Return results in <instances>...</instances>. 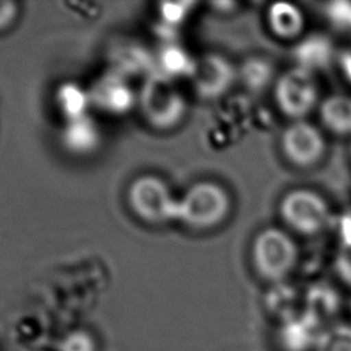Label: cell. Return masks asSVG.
Returning a JSON list of instances; mask_svg holds the SVG:
<instances>
[{
	"instance_id": "6da1fadb",
	"label": "cell",
	"mask_w": 351,
	"mask_h": 351,
	"mask_svg": "<svg viewBox=\"0 0 351 351\" xmlns=\"http://www.w3.org/2000/svg\"><path fill=\"white\" fill-rule=\"evenodd\" d=\"M299 247L293 237L276 226L263 228L251 244V262L256 274L265 281L280 284L296 267Z\"/></svg>"
},
{
	"instance_id": "7a4b0ae2",
	"label": "cell",
	"mask_w": 351,
	"mask_h": 351,
	"mask_svg": "<svg viewBox=\"0 0 351 351\" xmlns=\"http://www.w3.org/2000/svg\"><path fill=\"white\" fill-rule=\"evenodd\" d=\"M232 210L229 192L218 182L199 181L178 199L177 219L195 230L219 226Z\"/></svg>"
},
{
	"instance_id": "3957f363",
	"label": "cell",
	"mask_w": 351,
	"mask_h": 351,
	"mask_svg": "<svg viewBox=\"0 0 351 351\" xmlns=\"http://www.w3.org/2000/svg\"><path fill=\"white\" fill-rule=\"evenodd\" d=\"M278 213L282 222L296 233L313 236L330 222V206L318 192L307 188L288 191L280 200Z\"/></svg>"
},
{
	"instance_id": "277c9868",
	"label": "cell",
	"mask_w": 351,
	"mask_h": 351,
	"mask_svg": "<svg viewBox=\"0 0 351 351\" xmlns=\"http://www.w3.org/2000/svg\"><path fill=\"white\" fill-rule=\"evenodd\" d=\"M128 204L141 221L162 225L177 219V204L169 185L158 176L145 174L136 178L128 189Z\"/></svg>"
},
{
	"instance_id": "5b68a950",
	"label": "cell",
	"mask_w": 351,
	"mask_h": 351,
	"mask_svg": "<svg viewBox=\"0 0 351 351\" xmlns=\"http://www.w3.org/2000/svg\"><path fill=\"white\" fill-rule=\"evenodd\" d=\"M274 101L291 121L306 119L319 106L318 84L311 70L296 66L280 74L274 84Z\"/></svg>"
},
{
	"instance_id": "8992f818",
	"label": "cell",
	"mask_w": 351,
	"mask_h": 351,
	"mask_svg": "<svg viewBox=\"0 0 351 351\" xmlns=\"http://www.w3.org/2000/svg\"><path fill=\"white\" fill-rule=\"evenodd\" d=\"M280 148L291 165L308 169L325 156L326 140L321 129L307 119L291 121L281 132Z\"/></svg>"
},
{
	"instance_id": "52a82bcc",
	"label": "cell",
	"mask_w": 351,
	"mask_h": 351,
	"mask_svg": "<svg viewBox=\"0 0 351 351\" xmlns=\"http://www.w3.org/2000/svg\"><path fill=\"white\" fill-rule=\"evenodd\" d=\"M138 103L145 119L159 129L173 128L185 114V100L166 80H149L143 88Z\"/></svg>"
},
{
	"instance_id": "ba28073f",
	"label": "cell",
	"mask_w": 351,
	"mask_h": 351,
	"mask_svg": "<svg viewBox=\"0 0 351 351\" xmlns=\"http://www.w3.org/2000/svg\"><path fill=\"white\" fill-rule=\"evenodd\" d=\"M196 90L204 97H218L223 95L234 82L236 71L233 66L219 55H207L196 62L192 74Z\"/></svg>"
},
{
	"instance_id": "9c48e42d",
	"label": "cell",
	"mask_w": 351,
	"mask_h": 351,
	"mask_svg": "<svg viewBox=\"0 0 351 351\" xmlns=\"http://www.w3.org/2000/svg\"><path fill=\"white\" fill-rule=\"evenodd\" d=\"M324 329V324L302 308L281 321L278 343L284 351H314Z\"/></svg>"
},
{
	"instance_id": "30bf717a",
	"label": "cell",
	"mask_w": 351,
	"mask_h": 351,
	"mask_svg": "<svg viewBox=\"0 0 351 351\" xmlns=\"http://www.w3.org/2000/svg\"><path fill=\"white\" fill-rule=\"evenodd\" d=\"M89 96L92 104L112 114L128 111L136 100L130 86L119 74H108L97 80L89 90Z\"/></svg>"
},
{
	"instance_id": "8fae6325",
	"label": "cell",
	"mask_w": 351,
	"mask_h": 351,
	"mask_svg": "<svg viewBox=\"0 0 351 351\" xmlns=\"http://www.w3.org/2000/svg\"><path fill=\"white\" fill-rule=\"evenodd\" d=\"M321 123L330 133L351 136V96L335 93L326 96L318 106Z\"/></svg>"
},
{
	"instance_id": "7c38bea8",
	"label": "cell",
	"mask_w": 351,
	"mask_h": 351,
	"mask_svg": "<svg viewBox=\"0 0 351 351\" xmlns=\"http://www.w3.org/2000/svg\"><path fill=\"white\" fill-rule=\"evenodd\" d=\"M266 21L270 32L282 40L296 38L304 29L303 12L291 3H273L266 12Z\"/></svg>"
},
{
	"instance_id": "4fadbf2b",
	"label": "cell",
	"mask_w": 351,
	"mask_h": 351,
	"mask_svg": "<svg viewBox=\"0 0 351 351\" xmlns=\"http://www.w3.org/2000/svg\"><path fill=\"white\" fill-rule=\"evenodd\" d=\"M340 307L339 293L325 282L311 285L303 298V310L317 318L321 324L332 318Z\"/></svg>"
},
{
	"instance_id": "5bb4252c",
	"label": "cell",
	"mask_w": 351,
	"mask_h": 351,
	"mask_svg": "<svg viewBox=\"0 0 351 351\" xmlns=\"http://www.w3.org/2000/svg\"><path fill=\"white\" fill-rule=\"evenodd\" d=\"M99 133L88 117L66 121L63 141L71 149L77 152H89L97 144Z\"/></svg>"
},
{
	"instance_id": "9a60e30c",
	"label": "cell",
	"mask_w": 351,
	"mask_h": 351,
	"mask_svg": "<svg viewBox=\"0 0 351 351\" xmlns=\"http://www.w3.org/2000/svg\"><path fill=\"white\" fill-rule=\"evenodd\" d=\"M58 104L59 111L64 115L66 121H73L78 118H84L85 111L88 110L90 103L89 90H84L75 85H64L58 92Z\"/></svg>"
},
{
	"instance_id": "2e32d148",
	"label": "cell",
	"mask_w": 351,
	"mask_h": 351,
	"mask_svg": "<svg viewBox=\"0 0 351 351\" xmlns=\"http://www.w3.org/2000/svg\"><path fill=\"white\" fill-rule=\"evenodd\" d=\"M314 351H351V325L336 324L325 328Z\"/></svg>"
},
{
	"instance_id": "e0dca14e",
	"label": "cell",
	"mask_w": 351,
	"mask_h": 351,
	"mask_svg": "<svg viewBox=\"0 0 351 351\" xmlns=\"http://www.w3.org/2000/svg\"><path fill=\"white\" fill-rule=\"evenodd\" d=\"M58 351H97V343L90 332L75 329L59 340Z\"/></svg>"
},
{
	"instance_id": "ac0fdd59",
	"label": "cell",
	"mask_w": 351,
	"mask_h": 351,
	"mask_svg": "<svg viewBox=\"0 0 351 351\" xmlns=\"http://www.w3.org/2000/svg\"><path fill=\"white\" fill-rule=\"evenodd\" d=\"M333 269L339 280L351 288V244H341L333 258Z\"/></svg>"
},
{
	"instance_id": "d6986e66",
	"label": "cell",
	"mask_w": 351,
	"mask_h": 351,
	"mask_svg": "<svg viewBox=\"0 0 351 351\" xmlns=\"http://www.w3.org/2000/svg\"><path fill=\"white\" fill-rule=\"evenodd\" d=\"M270 78V66L262 60H251L245 64V81L250 86L258 88L266 85Z\"/></svg>"
},
{
	"instance_id": "ffe728a7",
	"label": "cell",
	"mask_w": 351,
	"mask_h": 351,
	"mask_svg": "<svg viewBox=\"0 0 351 351\" xmlns=\"http://www.w3.org/2000/svg\"><path fill=\"white\" fill-rule=\"evenodd\" d=\"M18 16V5L12 1H0V32L8 29Z\"/></svg>"
}]
</instances>
